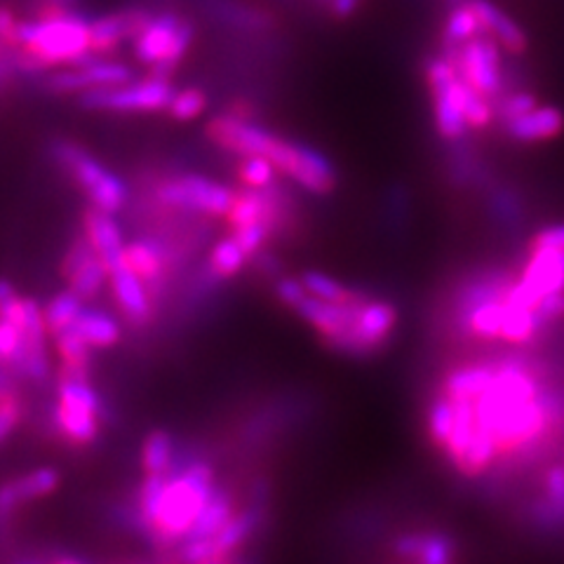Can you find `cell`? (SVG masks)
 Returning <instances> with one entry per match:
<instances>
[{
  "label": "cell",
  "mask_w": 564,
  "mask_h": 564,
  "mask_svg": "<svg viewBox=\"0 0 564 564\" xmlns=\"http://www.w3.org/2000/svg\"><path fill=\"white\" fill-rule=\"evenodd\" d=\"M236 513L238 510H236V499L231 497V491H228L226 487H215V491H212V497L207 499L205 508L200 510V516H198L196 524H193L186 541H200V539H209V536L219 534L221 529L231 522V518Z\"/></svg>",
  "instance_id": "d4e9b609"
},
{
  "label": "cell",
  "mask_w": 564,
  "mask_h": 564,
  "mask_svg": "<svg viewBox=\"0 0 564 564\" xmlns=\"http://www.w3.org/2000/svg\"><path fill=\"white\" fill-rule=\"evenodd\" d=\"M215 487V468L200 456L165 475H144L134 497V524L163 553L180 549Z\"/></svg>",
  "instance_id": "6da1fadb"
},
{
  "label": "cell",
  "mask_w": 564,
  "mask_h": 564,
  "mask_svg": "<svg viewBox=\"0 0 564 564\" xmlns=\"http://www.w3.org/2000/svg\"><path fill=\"white\" fill-rule=\"evenodd\" d=\"M22 421V404H20V395H12L0 400V445L14 433V429L20 426Z\"/></svg>",
  "instance_id": "60d3db41"
},
{
  "label": "cell",
  "mask_w": 564,
  "mask_h": 564,
  "mask_svg": "<svg viewBox=\"0 0 564 564\" xmlns=\"http://www.w3.org/2000/svg\"><path fill=\"white\" fill-rule=\"evenodd\" d=\"M141 470L144 475H165L176 466V445L172 433L158 429L151 431L141 443Z\"/></svg>",
  "instance_id": "f1b7e54d"
},
{
  "label": "cell",
  "mask_w": 564,
  "mask_h": 564,
  "mask_svg": "<svg viewBox=\"0 0 564 564\" xmlns=\"http://www.w3.org/2000/svg\"><path fill=\"white\" fill-rule=\"evenodd\" d=\"M20 24L22 20L12 10L0 8V41H6L12 50L17 47V39H20Z\"/></svg>",
  "instance_id": "7bdbcfd3"
},
{
  "label": "cell",
  "mask_w": 564,
  "mask_h": 564,
  "mask_svg": "<svg viewBox=\"0 0 564 564\" xmlns=\"http://www.w3.org/2000/svg\"><path fill=\"white\" fill-rule=\"evenodd\" d=\"M313 3H315V6H321V8H325V10H327V3H329V0H313Z\"/></svg>",
  "instance_id": "681fc988"
},
{
  "label": "cell",
  "mask_w": 564,
  "mask_h": 564,
  "mask_svg": "<svg viewBox=\"0 0 564 564\" xmlns=\"http://www.w3.org/2000/svg\"><path fill=\"white\" fill-rule=\"evenodd\" d=\"M275 231L269 226V224H250V226H240L234 231V236L238 238V242L242 245V250L252 257H259L263 245L269 242V238L273 236Z\"/></svg>",
  "instance_id": "f35d334b"
},
{
  "label": "cell",
  "mask_w": 564,
  "mask_h": 564,
  "mask_svg": "<svg viewBox=\"0 0 564 564\" xmlns=\"http://www.w3.org/2000/svg\"><path fill=\"white\" fill-rule=\"evenodd\" d=\"M234 564H250V562H245V560H238V557H236V562H234Z\"/></svg>",
  "instance_id": "f907efd6"
},
{
  "label": "cell",
  "mask_w": 564,
  "mask_h": 564,
  "mask_svg": "<svg viewBox=\"0 0 564 564\" xmlns=\"http://www.w3.org/2000/svg\"><path fill=\"white\" fill-rule=\"evenodd\" d=\"M59 485L62 475L52 466L33 468L20 475V478L3 482L0 485V520L10 518L17 508L50 497V494H55L59 489Z\"/></svg>",
  "instance_id": "ac0fdd59"
},
{
  "label": "cell",
  "mask_w": 564,
  "mask_h": 564,
  "mask_svg": "<svg viewBox=\"0 0 564 564\" xmlns=\"http://www.w3.org/2000/svg\"><path fill=\"white\" fill-rule=\"evenodd\" d=\"M153 198L158 205L172 212L224 219L234 205L236 191L217 180H209L205 174L174 172L163 174L153 184Z\"/></svg>",
  "instance_id": "5b68a950"
},
{
  "label": "cell",
  "mask_w": 564,
  "mask_h": 564,
  "mask_svg": "<svg viewBox=\"0 0 564 564\" xmlns=\"http://www.w3.org/2000/svg\"><path fill=\"white\" fill-rule=\"evenodd\" d=\"M24 337H22V350L17 358L12 372L20 377V381L29 383H43L47 381L52 372L50 352H47V325H45V311L35 302V299L26 296V317H24Z\"/></svg>",
  "instance_id": "4fadbf2b"
},
{
  "label": "cell",
  "mask_w": 564,
  "mask_h": 564,
  "mask_svg": "<svg viewBox=\"0 0 564 564\" xmlns=\"http://www.w3.org/2000/svg\"><path fill=\"white\" fill-rule=\"evenodd\" d=\"M78 0H35V8L41 6H57V8H76Z\"/></svg>",
  "instance_id": "f6af8a7d"
},
{
  "label": "cell",
  "mask_w": 564,
  "mask_h": 564,
  "mask_svg": "<svg viewBox=\"0 0 564 564\" xmlns=\"http://www.w3.org/2000/svg\"><path fill=\"white\" fill-rule=\"evenodd\" d=\"M302 280H304L308 294L323 299V302L348 304V302H356V299L362 296V292L346 288L344 282H339L337 278H332V275H327L323 271H304Z\"/></svg>",
  "instance_id": "1f68e13d"
},
{
  "label": "cell",
  "mask_w": 564,
  "mask_h": 564,
  "mask_svg": "<svg viewBox=\"0 0 564 564\" xmlns=\"http://www.w3.org/2000/svg\"><path fill=\"white\" fill-rule=\"evenodd\" d=\"M43 311H45V325H47L50 337H57V334L76 325L80 313L85 311V299H80L74 290L66 288L64 292L52 296Z\"/></svg>",
  "instance_id": "4dcf8cb0"
},
{
  "label": "cell",
  "mask_w": 564,
  "mask_h": 564,
  "mask_svg": "<svg viewBox=\"0 0 564 564\" xmlns=\"http://www.w3.org/2000/svg\"><path fill=\"white\" fill-rule=\"evenodd\" d=\"M520 282L539 299L564 292V252L529 247V259L524 263Z\"/></svg>",
  "instance_id": "7402d4cb"
},
{
  "label": "cell",
  "mask_w": 564,
  "mask_h": 564,
  "mask_svg": "<svg viewBox=\"0 0 564 564\" xmlns=\"http://www.w3.org/2000/svg\"><path fill=\"white\" fill-rule=\"evenodd\" d=\"M47 564H87V562L78 555H57V557H52Z\"/></svg>",
  "instance_id": "bcb514c9"
},
{
  "label": "cell",
  "mask_w": 564,
  "mask_h": 564,
  "mask_svg": "<svg viewBox=\"0 0 564 564\" xmlns=\"http://www.w3.org/2000/svg\"><path fill=\"white\" fill-rule=\"evenodd\" d=\"M503 130L513 141L539 144L564 132V111L557 106H534L532 111L503 122Z\"/></svg>",
  "instance_id": "603a6c76"
},
{
  "label": "cell",
  "mask_w": 564,
  "mask_h": 564,
  "mask_svg": "<svg viewBox=\"0 0 564 564\" xmlns=\"http://www.w3.org/2000/svg\"><path fill=\"white\" fill-rule=\"evenodd\" d=\"M480 33H485L482 22H480L478 12H475L470 0H464V3L449 8L447 20L443 24V45H445V50L462 47Z\"/></svg>",
  "instance_id": "f546056e"
},
{
  "label": "cell",
  "mask_w": 564,
  "mask_h": 564,
  "mask_svg": "<svg viewBox=\"0 0 564 564\" xmlns=\"http://www.w3.org/2000/svg\"><path fill=\"white\" fill-rule=\"evenodd\" d=\"M22 76H45L47 70L95 59L90 50V20L76 10L47 20H22L14 47Z\"/></svg>",
  "instance_id": "7a4b0ae2"
},
{
  "label": "cell",
  "mask_w": 564,
  "mask_h": 564,
  "mask_svg": "<svg viewBox=\"0 0 564 564\" xmlns=\"http://www.w3.org/2000/svg\"><path fill=\"white\" fill-rule=\"evenodd\" d=\"M200 6L212 20L238 33L267 35L278 29V17L250 0H200Z\"/></svg>",
  "instance_id": "d6986e66"
},
{
  "label": "cell",
  "mask_w": 564,
  "mask_h": 564,
  "mask_svg": "<svg viewBox=\"0 0 564 564\" xmlns=\"http://www.w3.org/2000/svg\"><path fill=\"white\" fill-rule=\"evenodd\" d=\"M494 375H497V367L485 365V362H475V365H464L454 369V372L445 381V395L452 400H475L480 398L487 388L494 381Z\"/></svg>",
  "instance_id": "484cf974"
},
{
  "label": "cell",
  "mask_w": 564,
  "mask_h": 564,
  "mask_svg": "<svg viewBox=\"0 0 564 564\" xmlns=\"http://www.w3.org/2000/svg\"><path fill=\"white\" fill-rule=\"evenodd\" d=\"M153 14L149 8H126L95 17L90 20L93 57H111L122 43H132L153 20Z\"/></svg>",
  "instance_id": "5bb4252c"
},
{
  "label": "cell",
  "mask_w": 564,
  "mask_h": 564,
  "mask_svg": "<svg viewBox=\"0 0 564 564\" xmlns=\"http://www.w3.org/2000/svg\"><path fill=\"white\" fill-rule=\"evenodd\" d=\"M126 261L147 282L158 302L170 278V247L155 238H137L126 245Z\"/></svg>",
  "instance_id": "ffe728a7"
},
{
  "label": "cell",
  "mask_w": 564,
  "mask_h": 564,
  "mask_svg": "<svg viewBox=\"0 0 564 564\" xmlns=\"http://www.w3.org/2000/svg\"><path fill=\"white\" fill-rule=\"evenodd\" d=\"M236 562V555H215V557H207L198 564H234Z\"/></svg>",
  "instance_id": "7dc6e473"
},
{
  "label": "cell",
  "mask_w": 564,
  "mask_h": 564,
  "mask_svg": "<svg viewBox=\"0 0 564 564\" xmlns=\"http://www.w3.org/2000/svg\"><path fill=\"white\" fill-rule=\"evenodd\" d=\"M423 74H426L433 99V120L437 134L447 141L464 139L468 132L466 97L470 87L458 76L454 62L447 55L431 57Z\"/></svg>",
  "instance_id": "ba28073f"
},
{
  "label": "cell",
  "mask_w": 564,
  "mask_h": 564,
  "mask_svg": "<svg viewBox=\"0 0 564 564\" xmlns=\"http://www.w3.org/2000/svg\"><path fill=\"white\" fill-rule=\"evenodd\" d=\"M83 236L95 247V252L106 263V269H113L126 259V238H122V228L113 219V215L97 207H87L83 212Z\"/></svg>",
  "instance_id": "44dd1931"
},
{
  "label": "cell",
  "mask_w": 564,
  "mask_h": 564,
  "mask_svg": "<svg viewBox=\"0 0 564 564\" xmlns=\"http://www.w3.org/2000/svg\"><path fill=\"white\" fill-rule=\"evenodd\" d=\"M529 247H536V250H560V252H564V224L541 228V231L534 236V240Z\"/></svg>",
  "instance_id": "b9f144b4"
},
{
  "label": "cell",
  "mask_w": 564,
  "mask_h": 564,
  "mask_svg": "<svg viewBox=\"0 0 564 564\" xmlns=\"http://www.w3.org/2000/svg\"><path fill=\"white\" fill-rule=\"evenodd\" d=\"M207 109V95L200 87H186V90H176L167 116L176 122H191L205 113Z\"/></svg>",
  "instance_id": "e575fe53"
},
{
  "label": "cell",
  "mask_w": 564,
  "mask_h": 564,
  "mask_svg": "<svg viewBox=\"0 0 564 564\" xmlns=\"http://www.w3.org/2000/svg\"><path fill=\"white\" fill-rule=\"evenodd\" d=\"M275 296L282 306L294 311L308 296V290L302 278H280L275 282Z\"/></svg>",
  "instance_id": "ab89813d"
},
{
  "label": "cell",
  "mask_w": 564,
  "mask_h": 564,
  "mask_svg": "<svg viewBox=\"0 0 564 564\" xmlns=\"http://www.w3.org/2000/svg\"><path fill=\"white\" fill-rule=\"evenodd\" d=\"M470 3L480 17L482 31L489 33L491 39L501 45V50L510 52V55L516 57H522L529 50V39L513 17L506 14L499 6H494L491 0H470Z\"/></svg>",
  "instance_id": "cb8c5ba5"
},
{
  "label": "cell",
  "mask_w": 564,
  "mask_h": 564,
  "mask_svg": "<svg viewBox=\"0 0 564 564\" xmlns=\"http://www.w3.org/2000/svg\"><path fill=\"white\" fill-rule=\"evenodd\" d=\"M395 327H398V308L391 302H386V299L367 296L360 306V317H358L356 358L375 356L377 350H381L388 341L393 339Z\"/></svg>",
  "instance_id": "e0dca14e"
},
{
  "label": "cell",
  "mask_w": 564,
  "mask_h": 564,
  "mask_svg": "<svg viewBox=\"0 0 564 564\" xmlns=\"http://www.w3.org/2000/svg\"><path fill=\"white\" fill-rule=\"evenodd\" d=\"M443 3H445L447 8H454V6H458V3H464V0H443Z\"/></svg>",
  "instance_id": "c3c4849f"
},
{
  "label": "cell",
  "mask_w": 564,
  "mask_h": 564,
  "mask_svg": "<svg viewBox=\"0 0 564 564\" xmlns=\"http://www.w3.org/2000/svg\"><path fill=\"white\" fill-rule=\"evenodd\" d=\"M62 271L68 290H74L85 302H93L104 285H109V269H106V263L83 234L70 245Z\"/></svg>",
  "instance_id": "2e32d148"
},
{
  "label": "cell",
  "mask_w": 564,
  "mask_h": 564,
  "mask_svg": "<svg viewBox=\"0 0 564 564\" xmlns=\"http://www.w3.org/2000/svg\"><path fill=\"white\" fill-rule=\"evenodd\" d=\"M414 560L416 564H452L454 543L445 534H423L421 549Z\"/></svg>",
  "instance_id": "74e56055"
},
{
  "label": "cell",
  "mask_w": 564,
  "mask_h": 564,
  "mask_svg": "<svg viewBox=\"0 0 564 564\" xmlns=\"http://www.w3.org/2000/svg\"><path fill=\"white\" fill-rule=\"evenodd\" d=\"M278 167L263 155H242L238 163V180L247 188H269L275 184Z\"/></svg>",
  "instance_id": "836d02e7"
},
{
  "label": "cell",
  "mask_w": 564,
  "mask_h": 564,
  "mask_svg": "<svg viewBox=\"0 0 564 564\" xmlns=\"http://www.w3.org/2000/svg\"><path fill=\"white\" fill-rule=\"evenodd\" d=\"M22 327H24V323L10 321V317H0V367L12 369L17 358H20L22 337H24Z\"/></svg>",
  "instance_id": "d590c367"
},
{
  "label": "cell",
  "mask_w": 564,
  "mask_h": 564,
  "mask_svg": "<svg viewBox=\"0 0 564 564\" xmlns=\"http://www.w3.org/2000/svg\"><path fill=\"white\" fill-rule=\"evenodd\" d=\"M196 39V29L186 17L176 12H155L137 39L132 41L134 57L151 68L153 76L170 78L172 70L182 64Z\"/></svg>",
  "instance_id": "8992f818"
},
{
  "label": "cell",
  "mask_w": 564,
  "mask_h": 564,
  "mask_svg": "<svg viewBox=\"0 0 564 564\" xmlns=\"http://www.w3.org/2000/svg\"><path fill=\"white\" fill-rule=\"evenodd\" d=\"M452 423H454V412H452V402L449 398H437L429 408V433L431 440L437 447H445L447 437L452 433Z\"/></svg>",
  "instance_id": "8d00e7d4"
},
{
  "label": "cell",
  "mask_w": 564,
  "mask_h": 564,
  "mask_svg": "<svg viewBox=\"0 0 564 564\" xmlns=\"http://www.w3.org/2000/svg\"><path fill=\"white\" fill-rule=\"evenodd\" d=\"M176 90L170 78L153 76L144 80H128L111 87L78 95V104L97 113H161L167 111Z\"/></svg>",
  "instance_id": "52a82bcc"
},
{
  "label": "cell",
  "mask_w": 564,
  "mask_h": 564,
  "mask_svg": "<svg viewBox=\"0 0 564 564\" xmlns=\"http://www.w3.org/2000/svg\"><path fill=\"white\" fill-rule=\"evenodd\" d=\"M76 329L80 337L90 344L95 350H106L113 348L120 341V323L111 313H106L101 308H87L80 313L76 325L70 327Z\"/></svg>",
  "instance_id": "4316f807"
},
{
  "label": "cell",
  "mask_w": 564,
  "mask_h": 564,
  "mask_svg": "<svg viewBox=\"0 0 564 564\" xmlns=\"http://www.w3.org/2000/svg\"><path fill=\"white\" fill-rule=\"evenodd\" d=\"M205 134L212 144L228 151V153H234L238 158H242V155L269 158L275 139H278V134L259 126L257 120L238 118L231 113H221V116L212 118L207 122Z\"/></svg>",
  "instance_id": "7c38bea8"
},
{
  "label": "cell",
  "mask_w": 564,
  "mask_h": 564,
  "mask_svg": "<svg viewBox=\"0 0 564 564\" xmlns=\"http://www.w3.org/2000/svg\"><path fill=\"white\" fill-rule=\"evenodd\" d=\"M247 263H250V254L242 250V245L231 234L212 245L207 257V271L212 280H231L247 267Z\"/></svg>",
  "instance_id": "83f0119b"
},
{
  "label": "cell",
  "mask_w": 564,
  "mask_h": 564,
  "mask_svg": "<svg viewBox=\"0 0 564 564\" xmlns=\"http://www.w3.org/2000/svg\"><path fill=\"white\" fill-rule=\"evenodd\" d=\"M132 80V68L106 57L85 59L80 64L59 66L43 76V87L52 95H83L97 87H111Z\"/></svg>",
  "instance_id": "8fae6325"
},
{
  "label": "cell",
  "mask_w": 564,
  "mask_h": 564,
  "mask_svg": "<svg viewBox=\"0 0 564 564\" xmlns=\"http://www.w3.org/2000/svg\"><path fill=\"white\" fill-rule=\"evenodd\" d=\"M445 55L454 62L458 76L470 85L475 93L489 97L491 101L503 95V62L501 45L489 33L475 35L462 47L445 50Z\"/></svg>",
  "instance_id": "30bf717a"
},
{
  "label": "cell",
  "mask_w": 564,
  "mask_h": 564,
  "mask_svg": "<svg viewBox=\"0 0 564 564\" xmlns=\"http://www.w3.org/2000/svg\"><path fill=\"white\" fill-rule=\"evenodd\" d=\"M362 3H365V0H329L327 12H329L332 20L346 22L362 8Z\"/></svg>",
  "instance_id": "ee69618b"
},
{
  "label": "cell",
  "mask_w": 564,
  "mask_h": 564,
  "mask_svg": "<svg viewBox=\"0 0 564 564\" xmlns=\"http://www.w3.org/2000/svg\"><path fill=\"white\" fill-rule=\"evenodd\" d=\"M104 402L90 381V369L62 367L57 379V402L52 410L55 433L74 447H90L99 437Z\"/></svg>",
  "instance_id": "3957f363"
},
{
  "label": "cell",
  "mask_w": 564,
  "mask_h": 564,
  "mask_svg": "<svg viewBox=\"0 0 564 564\" xmlns=\"http://www.w3.org/2000/svg\"><path fill=\"white\" fill-rule=\"evenodd\" d=\"M52 339H55V348H57V356L62 358V367L90 369L95 348L87 344L76 329H66Z\"/></svg>",
  "instance_id": "d6a6232c"
},
{
  "label": "cell",
  "mask_w": 564,
  "mask_h": 564,
  "mask_svg": "<svg viewBox=\"0 0 564 564\" xmlns=\"http://www.w3.org/2000/svg\"><path fill=\"white\" fill-rule=\"evenodd\" d=\"M52 161L74 182L93 207L118 215L130 200V188L104 163L74 139H55L50 144Z\"/></svg>",
  "instance_id": "277c9868"
},
{
  "label": "cell",
  "mask_w": 564,
  "mask_h": 564,
  "mask_svg": "<svg viewBox=\"0 0 564 564\" xmlns=\"http://www.w3.org/2000/svg\"><path fill=\"white\" fill-rule=\"evenodd\" d=\"M269 161L282 176H288L292 184L313 193V196H329L337 188L339 176L329 158L323 151L304 144V141L278 137Z\"/></svg>",
  "instance_id": "9c48e42d"
},
{
  "label": "cell",
  "mask_w": 564,
  "mask_h": 564,
  "mask_svg": "<svg viewBox=\"0 0 564 564\" xmlns=\"http://www.w3.org/2000/svg\"><path fill=\"white\" fill-rule=\"evenodd\" d=\"M109 285L118 311L132 327H144L153 321V308L158 304L155 296L126 259L109 271Z\"/></svg>",
  "instance_id": "9a60e30c"
}]
</instances>
